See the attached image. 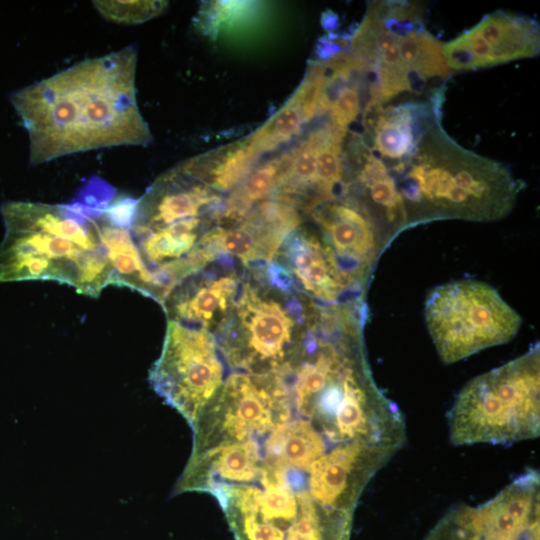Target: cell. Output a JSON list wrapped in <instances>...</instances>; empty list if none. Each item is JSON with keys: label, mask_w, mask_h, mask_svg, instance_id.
I'll list each match as a JSON object with an SVG mask.
<instances>
[{"label": "cell", "mask_w": 540, "mask_h": 540, "mask_svg": "<svg viewBox=\"0 0 540 540\" xmlns=\"http://www.w3.org/2000/svg\"><path fill=\"white\" fill-rule=\"evenodd\" d=\"M137 50L82 60L10 95L29 137V164L152 140L137 104Z\"/></svg>", "instance_id": "1"}, {"label": "cell", "mask_w": 540, "mask_h": 540, "mask_svg": "<svg viewBox=\"0 0 540 540\" xmlns=\"http://www.w3.org/2000/svg\"><path fill=\"white\" fill-rule=\"evenodd\" d=\"M83 198L88 204L8 201L1 206L0 282L52 280L90 297L114 284L98 222L111 200L91 191Z\"/></svg>", "instance_id": "2"}, {"label": "cell", "mask_w": 540, "mask_h": 540, "mask_svg": "<svg viewBox=\"0 0 540 540\" xmlns=\"http://www.w3.org/2000/svg\"><path fill=\"white\" fill-rule=\"evenodd\" d=\"M386 167L408 228L445 219L500 220L524 188L503 163L458 144L442 127L441 115L426 127L410 159Z\"/></svg>", "instance_id": "3"}, {"label": "cell", "mask_w": 540, "mask_h": 540, "mask_svg": "<svg viewBox=\"0 0 540 540\" xmlns=\"http://www.w3.org/2000/svg\"><path fill=\"white\" fill-rule=\"evenodd\" d=\"M252 271L244 275L239 294L214 336L231 368L282 376L299 352L316 301L270 284L259 269Z\"/></svg>", "instance_id": "4"}, {"label": "cell", "mask_w": 540, "mask_h": 540, "mask_svg": "<svg viewBox=\"0 0 540 540\" xmlns=\"http://www.w3.org/2000/svg\"><path fill=\"white\" fill-rule=\"evenodd\" d=\"M540 431V349L479 375L459 392L449 412L454 445H509Z\"/></svg>", "instance_id": "5"}, {"label": "cell", "mask_w": 540, "mask_h": 540, "mask_svg": "<svg viewBox=\"0 0 540 540\" xmlns=\"http://www.w3.org/2000/svg\"><path fill=\"white\" fill-rule=\"evenodd\" d=\"M216 498L236 540H350L353 515L321 507L279 468L224 486Z\"/></svg>", "instance_id": "6"}, {"label": "cell", "mask_w": 540, "mask_h": 540, "mask_svg": "<svg viewBox=\"0 0 540 540\" xmlns=\"http://www.w3.org/2000/svg\"><path fill=\"white\" fill-rule=\"evenodd\" d=\"M424 317L446 364L511 341L522 321L494 287L471 279L435 287L426 297Z\"/></svg>", "instance_id": "7"}, {"label": "cell", "mask_w": 540, "mask_h": 540, "mask_svg": "<svg viewBox=\"0 0 540 540\" xmlns=\"http://www.w3.org/2000/svg\"><path fill=\"white\" fill-rule=\"evenodd\" d=\"M288 410L287 386L281 375L236 371L195 422L193 454L258 440L280 423Z\"/></svg>", "instance_id": "8"}, {"label": "cell", "mask_w": 540, "mask_h": 540, "mask_svg": "<svg viewBox=\"0 0 540 540\" xmlns=\"http://www.w3.org/2000/svg\"><path fill=\"white\" fill-rule=\"evenodd\" d=\"M219 352L211 331L168 321L162 352L149 380L192 427L223 385Z\"/></svg>", "instance_id": "9"}, {"label": "cell", "mask_w": 540, "mask_h": 540, "mask_svg": "<svg viewBox=\"0 0 540 540\" xmlns=\"http://www.w3.org/2000/svg\"><path fill=\"white\" fill-rule=\"evenodd\" d=\"M540 480L528 471L488 502L450 510L425 540H539Z\"/></svg>", "instance_id": "10"}, {"label": "cell", "mask_w": 540, "mask_h": 540, "mask_svg": "<svg viewBox=\"0 0 540 540\" xmlns=\"http://www.w3.org/2000/svg\"><path fill=\"white\" fill-rule=\"evenodd\" d=\"M539 51V23L528 16L506 11L486 14L475 26L442 47L445 63L451 71L532 58Z\"/></svg>", "instance_id": "11"}, {"label": "cell", "mask_w": 540, "mask_h": 540, "mask_svg": "<svg viewBox=\"0 0 540 540\" xmlns=\"http://www.w3.org/2000/svg\"><path fill=\"white\" fill-rule=\"evenodd\" d=\"M233 261L221 256L179 281L162 302L168 321L215 330L229 313L244 279Z\"/></svg>", "instance_id": "12"}, {"label": "cell", "mask_w": 540, "mask_h": 540, "mask_svg": "<svg viewBox=\"0 0 540 540\" xmlns=\"http://www.w3.org/2000/svg\"><path fill=\"white\" fill-rule=\"evenodd\" d=\"M273 261L288 274L296 292L316 302L330 305L365 301L353 290L315 230L298 227L283 242Z\"/></svg>", "instance_id": "13"}, {"label": "cell", "mask_w": 540, "mask_h": 540, "mask_svg": "<svg viewBox=\"0 0 540 540\" xmlns=\"http://www.w3.org/2000/svg\"><path fill=\"white\" fill-rule=\"evenodd\" d=\"M260 155L246 139L213 155L193 158L179 167L214 191H228L246 178Z\"/></svg>", "instance_id": "14"}, {"label": "cell", "mask_w": 540, "mask_h": 540, "mask_svg": "<svg viewBox=\"0 0 540 540\" xmlns=\"http://www.w3.org/2000/svg\"><path fill=\"white\" fill-rule=\"evenodd\" d=\"M283 165L284 155L269 160L250 172L224 203L217 222L225 225L243 219L254 205H258L275 191Z\"/></svg>", "instance_id": "15"}, {"label": "cell", "mask_w": 540, "mask_h": 540, "mask_svg": "<svg viewBox=\"0 0 540 540\" xmlns=\"http://www.w3.org/2000/svg\"><path fill=\"white\" fill-rule=\"evenodd\" d=\"M306 123L296 94L248 139L262 154L276 149L297 135Z\"/></svg>", "instance_id": "16"}, {"label": "cell", "mask_w": 540, "mask_h": 540, "mask_svg": "<svg viewBox=\"0 0 540 540\" xmlns=\"http://www.w3.org/2000/svg\"><path fill=\"white\" fill-rule=\"evenodd\" d=\"M94 7L107 20L124 24L146 21L160 13L162 1H93Z\"/></svg>", "instance_id": "17"}, {"label": "cell", "mask_w": 540, "mask_h": 540, "mask_svg": "<svg viewBox=\"0 0 540 540\" xmlns=\"http://www.w3.org/2000/svg\"><path fill=\"white\" fill-rule=\"evenodd\" d=\"M264 465H269V464H267V463L264 462V463H263V466H264ZM263 466H262V468H263ZM270 466H271V465H270ZM273 467H274V466H273ZM277 468H279V467H277ZM281 469H282V468H281ZM261 470H262V469H261ZM283 470H284V469H283ZM285 471H286V470H285ZM260 472H261V471H260ZM286 472H287V474H288V476H289L290 478L296 480V481H297L298 483H300L304 488H306V484H305L304 477H303L301 474H299V473H297V472H295V471H286ZM259 474H260V473H259ZM259 474H258V475H259ZM257 477H258V476H257ZM257 477H256V478H257ZM254 480H255V479H254ZM233 485H235V484H233ZM220 486H222V485H216V486L212 487V489H210L209 492H212V494H213V493L215 492V490H216L218 487H220ZM306 489H307V488H306Z\"/></svg>", "instance_id": "18"}]
</instances>
